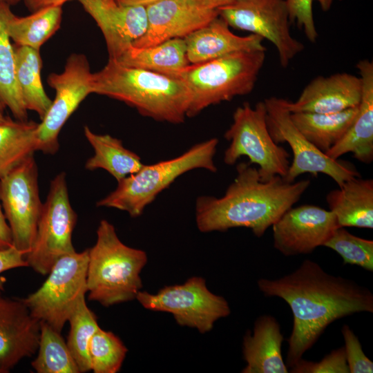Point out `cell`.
<instances>
[{
	"label": "cell",
	"mask_w": 373,
	"mask_h": 373,
	"mask_svg": "<svg viewBox=\"0 0 373 373\" xmlns=\"http://www.w3.org/2000/svg\"><path fill=\"white\" fill-rule=\"evenodd\" d=\"M257 284L265 296L284 300L292 312L287 367L301 359L333 322L356 313L373 312V294L368 288L330 274L309 259L287 275L260 278Z\"/></svg>",
	"instance_id": "cell-1"
},
{
	"label": "cell",
	"mask_w": 373,
	"mask_h": 373,
	"mask_svg": "<svg viewBox=\"0 0 373 373\" xmlns=\"http://www.w3.org/2000/svg\"><path fill=\"white\" fill-rule=\"evenodd\" d=\"M236 172L222 196L197 198L195 222L200 231L245 227L261 238L300 200L311 183L309 180L288 182L280 176L262 181L257 168L249 162L238 164Z\"/></svg>",
	"instance_id": "cell-2"
},
{
	"label": "cell",
	"mask_w": 373,
	"mask_h": 373,
	"mask_svg": "<svg viewBox=\"0 0 373 373\" xmlns=\"http://www.w3.org/2000/svg\"><path fill=\"white\" fill-rule=\"evenodd\" d=\"M93 93L123 102L142 115L172 124L184 121L191 102L189 89L180 78L128 67L111 59L93 73Z\"/></svg>",
	"instance_id": "cell-3"
},
{
	"label": "cell",
	"mask_w": 373,
	"mask_h": 373,
	"mask_svg": "<svg viewBox=\"0 0 373 373\" xmlns=\"http://www.w3.org/2000/svg\"><path fill=\"white\" fill-rule=\"evenodd\" d=\"M147 260L144 251L124 244L115 227L102 220L96 242L88 249V300L109 307L135 299L142 287L140 273Z\"/></svg>",
	"instance_id": "cell-4"
},
{
	"label": "cell",
	"mask_w": 373,
	"mask_h": 373,
	"mask_svg": "<svg viewBox=\"0 0 373 373\" xmlns=\"http://www.w3.org/2000/svg\"><path fill=\"white\" fill-rule=\"evenodd\" d=\"M265 59L266 50L240 51L187 66L176 76L191 93L186 117H194L211 105L250 93Z\"/></svg>",
	"instance_id": "cell-5"
},
{
	"label": "cell",
	"mask_w": 373,
	"mask_h": 373,
	"mask_svg": "<svg viewBox=\"0 0 373 373\" xmlns=\"http://www.w3.org/2000/svg\"><path fill=\"white\" fill-rule=\"evenodd\" d=\"M218 144L217 138H211L195 144L174 158L152 164H144L138 171L118 182L116 189L96 205L115 208L126 211L131 217H137L184 173L197 169L216 172L213 158Z\"/></svg>",
	"instance_id": "cell-6"
},
{
	"label": "cell",
	"mask_w": 373,
	"mask_h": 373,
	"mask_svg": "<svg viewBox=\"0 0 373 373\" xmlns=\"http://www.w3.org/2000/svg\"><path fill=\"white\" fill-rule=\"evenodd\" d=\"M224 137L229 142L223 157L227 165H234L240 157L247 156L249 164L258 166L262 181L287 175L290 155L269 133L264 102H258L254 107L249 102L237 107Z\"/></svg>",
	"instance_id": "cell-7"
},
{
	"label": "cell",
	"mask_w": 373,
	"mask_h": 373,
	"mask_svg": "<svg viewBox=\"0 0 373 373\" xmlns=\"http://www.w3.org/2000/svg\"><path fill=\"white\" fill-rule=\"evenodd\" d=\"M88 249L59 258L42 285L22 298L31 314L61 333L87 293Z\"/></svg>",
	"instance_id": "cell-8"
},
{
	"label": "cell",
	"mask_w": 373,
	"mask_h": 373,
	"mask_svg": "<svg viewBox=\"0 0 373 373\" xmlns=\"http://www.w3.org/2000/svg\"><path fill=\"white\" fill-rule=\"evenodd\" d=\"M77 222L68 196L66 174L61 172L50 182L43 203L37 233L25 258L28 267L47 275L61 256L75 251L72 234Z\"/></svg>",
	"instance_id": "cell-9"
},
{
	"label": "cell",
	"mask_w": 373,
	"mask_h": 373,
	"mask_svg": "<svg viewBox=\"0 0 373 373\" xmlns=\"http://www.w3.org/2000/svg\"><path fill=\"white\" fill-rule=\"evenodd\" d=\"M267 111V123L274 141L287 143L293 153L287 175L283 178L293 182L302 174L318 173L331 178L338 186L345 181L361 177L357 169L350 163L332 160L317 149L295 126L290 117L287 99L269 97L263 101Z\"/></svg>",
	"instance_id": "cell-10"
},
{
	"label": "cell",
	"mask_w": 373,
	"mask_h": 373,
	"mask_svg": "<svg viewBox=\"0 0 373 373\" xmlns=\"http://www.w3.org/2000/svg\"><path fill=\"white\" fill-rule=\"evenodd\" d=\"M135 299L145 309L170 313L180 326L202 334L210 332L218 320L231 313L227 300L209 291L205 280L199 276L164 287L156 294L140 291Z\"/></svg>",
	"instance_id": "cell-11"
},
{
	"label": "cell",
	"mask_w": 373,
	"mask_h": 373,
	"mask_svg": "<svg viewBox=\"0 0 373 373\" xmlns=\"http://www.w3.org/2000/svg\"><path fill=\"white\" fill-rule=\"evenodd\" d=\"M217 10L229 27L249 32L272 43L283 68L305 48L290 32L285 0H236Z\"/></svg>",
	"instance_id": "cell-12"
},
{
	"label": "cell",
	"mask_w": 373,
	"mask_h": 373,
	"mask_svg": "<svg viewBox=\"0 0 373 373\" xmlns=\"http://www.w3.org/2000/svg\"><path fill=\"white\" fill-rule=\"evenodd\" d=\"M0 201L12 245L26 256L35 240L43 207L34 155L0 178Z\"/></svg>",
	"instance_id": "cell-13"
},
{
	"label": "cell",
	"mask_w": 373,
	"mask_h": 373,
	"mask_svg": "<svg viewBox=\"0 0 373 373\" xmlns=\"http://www.w3.org/2000/svg\"><path fill=\"white\" fill-rule=\"evenodd\" d=\"M55 97L37 129V151L53 155L59 148V134L82 102L93 93V73L84 54L73 53L67 59L64 70L48 77Z\"/></svg>",
	"instance_id": "cell-14"
},
{
	"label": "cell",
	"mask_w": 373,
	"mask_h": 373,
	"mask_svg": "<svg viewBox=\"0 0 373 373\" xmlns=\"http://www.w3.org/2000/svg\"><path fill=\"white\" fill-rule=\"evenodd\" d=\"M338 227L329 210L312 204L292 207L272 225L274 247L285 256L309 254Z\"/></svg>",
	"instance_id": "cell-15"
},
{
	"label": "cell",
	"mask_w": 373,
	"mask_h": 373,
	"mask_svg": "<svg viewBox=\"0 0 373 373\" xmlns=\"http://www.w3.org/2000/svg\"><path fill=\"white\" fill-rule=\"evenodd\" d=\"M101 30L108 59L117 60L147 28L146 7L117 0H78Z\"/></svg>",
	"instance_id": "cell-16"
},
{
	"label": "cell",
	"mask_w": 373,
	"mask_h": 373,
	"mask_svg": "<svg viewBox=\"0 0 373 373\" xmlns=\"http://www.w3.org/2000/svg\"><path fill=\"white\" fill-rule=\"evenodd\" d=\"M147 28L133 43L149 47L174 38H184L218 16L217 10L202 8L189 0H162L146 6Z\"/></svg>",
	"instance_id": "cell-17"
},
{
	"label": "cell",
	"mask_w": 373,
	"mask_h": 373,
	"mask_svg": "<svg viewBox=\"0 0 373 373\" xmlns=\"http://www.w3.org/2000/svg\"><path fill=\"white\" fill-rule=\"evenodd\" d=\"M40 321L22 298L0 294V373H7L37 351Z\"/></svg>",
	"instance_id": "cell-18"
},
{
	"label": "cell",
	"mask_w": 373,
	"mask_h": 373,
	"mask_svg": "<svg viewBox=\"0 0 373 373\" xmlns=\"http://www.w3.org/2000/svg\"><path fill=\"white\" fill-rule=\"evenodd\" d=\"M362 79L347 73L318 76L303 90L295 102L287 100L291 113H332L358 106L362 96Z\"/></svg>",
	"instance_id": "cell-19"
},
{
	"label": "cell",
	"mask_w": 373,
	"mask_h": 373,
	"mask_svg": "<svg viewBox=\"0 0 373 373\" xmlns=\"http://www.w3.org/2000/svg\"><path fill=\"white\" fill-rule=\"evenodd\" d=\"M362 79V96L358 113L342 139L325 155L332 160L351 153L358 161H373V63L362 59L356 64Z\"/></svg>",
	"instance_id": "cell-20"
},
{
	"label": "cell",
	"mask_w": 373,
	"mask_h": 373,
	"mask_svg": "<svg viewBox=\"0 0 373 373\" xmlns=\"http://www.w3.org/2000/svg\"><path fill=\"white\" fill-rule=\"evenodd\" d=\"M187 59L196 64L240 51L266 50L263 39L256 35L239 36L218 16L184 38Z\"/></svg>",
	"instance_id": "cell-21"
},
{
	"label": "cell",
	"mask_w": 373,
	"mask_h": 373,
	"mask_svg": "<svg viewBox=\"0 0 373 373\" xmlns=\"http://www.w3.org/2000/svg\"><path fill=\"white\" fill-rule=\"evenodd\" d=\"M284 341L280 326L272 316L264 314L256 320L253 331H247L242 341L246 366L242 373H287L282 356Z\"/></svg>",
	"instance_id": "cell-22"
},
{
	"label": "cell",
	"mask_w": 373,
	"mask_h": 373,
	"mask_svg": "<svg viewBox=\"0 0 373 373\" xmlns=\"http://www.w3.org/2000/svg\"><path fill=\"white\" fill-rule=\"evenodd\" d=\"M326 201L339 227L373 228V180L356 177L330 191Z\"/></svg>",
	"instance_id": "cell-23"
},
{
	"label": "cell",
	"mask_w": 373,
	"mask_h": 373,
	"mask_svg": "<svg viewBox=\"0 0 373 373\" xmlns=\"http://www.w3.org/2000/svg\"><path fill=\"white\" fill-rule=\"evenodd\" d=\"M116 61L128 67L172 77L190 64L184 38L169 39L149 47L131 45Z\"/></svg>",
	"instance_id": "cell-24"
},
{
	"label": "cell",
	"mask_w": 373,
	"mask_h": 373,
	"mask_svg": "<svg viewBox=\"0 0 373 373\" xmlns=\"http://www.w3.org/2000/svg\"><path fill=\"white\" fill-rule=\"evenodd\" d=\"M84 135L94 149V155L85 164L89 171L102 169L118 182L138 171L143 166L141 157L123 146L122 142L110 135L97 134L88 126Z\"/></svg>",
	"instance_id": "cell-25"
},
{
	"label": "cell",
	"mask_w": 373,
	"mask_h": 373,
	"mask_svg": "<svg viewBox=\"0 0 373 373\" xmlns=\"http://www.w3.org/2000/svg\"><path fill=\"white\" fill-rule=\"evenodd\" d=\"M358 106L332 113L297 112L290 117L298 131L319 151L327 153L345 135Z\"/></svg>",
	"instance_id": "cell-26"
},
{
	"label": "cell",
	"mask_w": 373,
	"mask_h": 373,
	"mask_svg": "<svg viewBox=\"0 0 373 373\" xmlns=\"http://www.w3.org/2000/svg\"><path fill=\"white\" fill-rule=\"evenodd\" d=\"M9 4L0 2V100L17 120H28L26 109L16 77L14 46L8 32V23L14 14Z\"/></svg>",
	"instance_id": "cell-27"
},
{
	"label": "cell",
	"mask_w": 373,
	"mask_h": 373,
	"mask_svg": "<svg viewBox=\"0 0 373 373\" xmlns=\"http://www.w3.org/2000/svg\"><path fill=\"white\" fill-rule=\"evenodd\" d=\"M16 77L24 105L36 112L41 120L50 108L52 100L44 88L41 72L40 50L15 45Z\"/></svg>",
	"instance_id": "cell-28"
},
{
	"label": "cell",
	"mask_w": 373,
	"mask_h": 373,
	"mask_svg": "<svg viewBox=\"0 0 373 373\" xmlns=\"http://www.w3.org/2000/svg\"><path fill=\"white\" fill-rule=\"evenodd\" d=\"M62 6H50L26 17L13 14L8 23V32L15 45L40 50L59 28L62 19Z\"/></svg>",
	"instance_id": "cell-29"
},
{
	"label": "cell",
	"mask_w": 373,
	"mask_h": 373,
	"mask_svg": "<svg viewBox=\"0 0 373 373\" xmlns=\"http://www.w3.org/2000/svg\"><path fill=\"white\" fill-rule=\"evenodd\" d=\"M38 124L11 118L0 124V178L37 151Z\"/></svg>",
	"instance_id": "cell-30"
},
{
	"label": "cell",
	"mask_w": 373,
	"mask_h": 373,
	"mask_svg": "<svg viewBox=\"0 0 373 373\" xmlns=\"http://www.w3.org/2000/svg\"><path fill=\"white\" fill-rule=\"evenodd\" d=\"M37 356L31 365L37 373H79V367L61 333L40 322Z\"/></svg>",
	"instance_id": "cell-31"
},
{
	"label": "cell",
	"mask_w": 373,
	"mask_h": 373,
	"mask_svg": "<svg viewBox=\"0 0 373 373\" xmlns=\"http://www.w3.org/2000/svg\"><path fill=\"white\" fill-rule=\"evenodd\" d=\"M68 322L70 323V331L67 345L79 372L90 371L88 347L93 334L99 326L95 314L86 305V297L79 302Z\"/></svg>",
	"instance_id": "cell-32"
},
{
	"label": "cell",
	"mask_w": 373,
	"mask_h": 373,
	"mask_svg": "<svg viewBox=\"0 0 373 373\" xmlns=\"http://www.w3.org/2000/svg\"><path fill=\"white\" fill-rule=\"evenodd\" d=\"M90 370L94 373H116L119 371L127 348L115 334L100 327L89 344Z\"/></svg>",
	"instance_id": "cell-33"
},
{
	"label": "cell",
	"mask_w": 373,
	"mask_h": 373,
	"mask_svg": "<svg viewBox=\"0 0 373 373\" xmlns=\"http://www.w3.org/2000/svg\"><path fill=\"white\" fill-rule=\"evenodd\" d=\"M323 247L336 251L343 265H356L373 271V241L352 234L345 227L334 230Z\"/></svg>",
	"instance_id": "cell-34"
},
{
	"label": "cell",
	"mask_w": 373,
	"mask_h": 373,
	"mask_svg": "<svg viewBox=\"0 0 373 373\" xmlns=\"http://www.w3.org/2000/svg\"><path fill=\"white\" fill-rule=\"evenodd\" d=\"M290 368L289 372L292 373H350L344 346L332 350L318 362L302 358Z\"/></svg>",
	"instance_id": "cell-35"
},
{
	"label": "cell",
	"mask_w": 373,
	"mask_h": 373,
	"mask_svg": "<svg viewBox=\"0 0 373 373\" xmlns=\"http://www.w3.org/2000/svg\"><path fill=\"white\" fill-rule=\"evenodd\" d=\"M341 334L350 373H372L373 362L365 354L358 338L348 325H343Z\"/></svg>",
	"instance_id": "cell-36"
},
{
	"label": "cell",
	"mask_w": 373,
	"mask_h": 373,
	"mask_svg": "<svg viewBox=\"0 0 373 373\" xmlns=\"http://www.w3.org/2000/svg\"><path fill=\"white\" fill-rule=\"evenodd\" d=\"M314 0H285L291 24L296 23L307 39L315 43L318 32L315 26L312 3Z\"/></svg>",
	"instance_id": "cell-37"
},
{
	"label": "cell",
	"mask_w": 373,
	"mask_h": 373,
	"mask_svg": "<svg viewBox=\"0 0 373 373\" xmlns=\"http://www.w3.org/2000/svg\"><path fill=\"white\" fill-rule=\"evenodd\" d=\"M28 267L24 254L13 245L0 250V294L4 291L6 279L1 274L10 269Z\"/></svg>",
	"instance_id": "cell-38"
},
{
	"label": "cell",
	"mask_w": 373,
	"mask_h": 373,
	"mask_svg": "<svg viewBox=\"0 0 373 373\" xmlns=\"http://www.w3.org/2000/svg\"><path fill=\"white\" fill-rule=\"evenodd\" d=\"M12 246V233L0 203V250Z\"/></svg>",
	"instance_id": "cell-39"
},
{
	"label": "cell",
	"mask_w": 373,
	"mask_h": 373,
	"mask_svg": "<svg viewBox=\"0 0 373 373\" xmlns=\"http://www.w3.org/2000/svg\"><path fill=\"white\" fill-rule=\"evenodd\" d=\"M72 0H23L24 5L30 12L50 6H61ZM78 1V0H77Z\"/></svg>",
	"instance_id": "cell-40"
},
{
	"label": "cell",
	"mask_w": 373,
	"mask_h": 373,
	"mask_svg": "<svg viewBox=\"0 0 373 373\" xmlns=\"http://www.w3.org/2000/svg\"><path fill=\"white\" fill-rule=\"evenodd\" d=\"M193 4L202 8L218 10L236 0H189Z\"/></svg>",
	"instance_id": "cell-41"
},
{
	"label": "cell",
	"mask_w": 373,
	"mask_h": 373,
	"mask_svg": "<svg viewBox=\"0 0 373 373\" xmlns=\"http://www.w3.org/2000/svg\"><path fill=\"white\" fill-rule=\"evenodd\" d=\"M118 2L124 5L143 6H147L153 3L162 0H117Z\"/></svg>",
	"instance_id": "cell-42"
},
{
	"label": "cell",
	"mask_w": 373,
	"mask_h": 373,
	"mask_svg": "<svg viewBox=\"0 0 373 373\" xmlns=\"http://www.w3.org/2000/svg\"><path fill=\"white\" fill-rule=\"evenodd\" d=\"M6 108L5 104L0 100V124L6 123L10 119L9 116L5 115Z\"/></svg>",
	"instance_id": "cell-43"
},
{
	"label": "cell",
	"mask_w": 373,
	"mask_h": 373,
	"mask_svg": "<svg viewBox=\"0 0 373 373\" xmlns=\"http://www.w3.org/2000/svg\"><path fill=\"white\" fill-rule=\"evenodd\" d=\"M318 3L321 8L326 12L329 10L333 3L334 0H314Z\"/></svg>",
	"instance_id": "cell-44"
},
{
	"label": "cell",
	"mask_w": 373,
	"mask_h": 373,
	"mask_svg": "<svg viewBox=\"0 0 373 373\" xmlns=\"http://www.w3.org/2000/svg\"><path fill=\"white\" fill-rule=\"evenodd\" d=\"M21 0H0V2H4L10 6L16 5L19 3Z\"/></svg>",
	"instance_id": "cell-45"
}]
</instances>
